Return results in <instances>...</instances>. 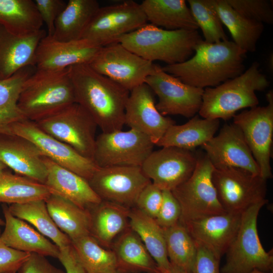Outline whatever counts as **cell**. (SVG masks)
Wrapping results in <instances>:
<instances>
[{
    "mask_svg": "<svg viewBox=\"0 0 273 273\" xmlns=\"http://www.w3.org/2000/svg\"><path fill=\"white\" fill-rule=\"evenodd\" d=\"M162 195L161 206L155 219L162 229H165L179 221L181 211L178 201L171 191H162Z\"/></svg>",
    "mask_w": 273,
    "mask_h": 273,
    "instance_id": "obj_42",
    "label": "cell"
},
{
    "mask_svg": "<svg viewBox=\"0 0 273 273\" xmlns=\"http://www.w3.org/2000/svg\"><path fill=\"white\" fill-rule=\"evenodd\" d=\"M36 8L47 28L48 36H52L57 18L64 10L67 3L62 0H34Z\"/></svg>",
    "mask_w": 273,
    "mask_h": 273,
    "instance_id": "obj_44",
    "label": "cell"
},
{
    "mask_svg": "<svg viewBox=\"0 0 273 273\" xmlns=\"http://www.w3.org/2000/svg\"><path fill=\"white\" fill-rule=\"evenodd\" d=\"M145 83L158 98L156 106L163 116L179 115L190 118L199 112L204 89L192 86L154 64Z\"/></svg>",
    "mask_w": 273,
    "mask_h": 273,
    "instance_id": "obj_13",
    "label": "cell"
},
{
    "mask_svg": "<svg viewBox=\"0 0 273 273\" xmlns=\"http://www.w3.org/2000/svg\"><path fill=\"white\" fill-rule=\"evenodd\" d=\"M7 167L0 161V172L4 171Z\"/></svg>",
    "mask_w": 273,
    "mask_h": 273,
    "instance_id": "obj_50",
    "label": "cell"
},
{
    "mask_svg": "<svg viewBox=\"0 0 273 273\" xmlns=\"http://www.w3.org/2000/svg\"><path fill=\"white\" fill-rule=\"evenodd\" d=\"M17 273H66L52 264L46 256L31 253Z\"/></svg>",
    "mask_w": 273,
    "mask_h": 273,
    "instance_id": "obj_47",
    "label": "cell"
},
{
    "mask_svg": "<svg viewBox=\"0 0 273 273\" xmlns=\"http://www.w3.org/2000/svg\"><path fill=\"white\" fill-rule=\"evenodd\" d=\"M12 134L34 144L43 156L75 173L87 181L98 167L93 160L83 157L69 145L41 130L34 122L25 119L11 125Z\"/></svg>",
    "mask_w": 273,
    "mask_h": 273,
    "instance_id": "obj_16",
    "label": "cell"
},
{
    "mask_svg": "<svg viewBox=\"0 0 273 273\" xmlns=\"http://www.w3.org/2000/svg\"><path fill=\"white\" fill-rule=\"evenodd\" d=\"M131 230L139 236L156 263L159 273H169L171 263L167 255L163 229L155 219L139 209L129 210Z\"/></svg>",
    "mask_w": 273,
    "mask_h": 273,
    "instance_id": "obj_28",
    "label": "cell"
},
{
    "mask_svg": "<svg viewBox=\"0 0 273 273\" xmlns=\"http://www.w3.org/2000/svg\"><path fill=\"white\" fill-rule=\"evenodd\" d=\"M198 156L174 147L153 151L141 168L152 184L162 191H172L187 180L193 172Z\"/></svg>",
    "mask_w": 273,
    "mask_h": 273,
    "instance_id": "obj_17",
    "label": "cell"
},
{
    "mask_svg": "<svg viewBox=\"0 0 273 273\" xmlns=\"http://www.w3.org/2000/svg\"><path fill=\"white\" fill-rule=\"evenodd\" d=\"M88 64L129 91L145 83L154 66L118 42L102 47Z\"/></svg>",
    "mask_w": 273,
    "mask_h": 273,
    "instance_id": "obj_14",
    "label": "cell"
},
{
    "mask_svg": "<svg viewBox=\"0 0 273 273\" xmlns=\"http://www.w3.org/2000/svg\"><path fill=\"white\" fill-rule=\"evenodd\" d=\"M202 40L198 30H168L147 23L117 42L147 61H160L170 65L191 58Z\"/></svg>",
    "mask_w": 273,
    "mask_h": 273,
    "instance_id": "obj_3",
    "label": "cell"
},
{
    "mask_svg": "<svg viewBox=\"0 0 273 273\" xmlns=\"http://www.w3.org/2000/svg\"><path fill=\"white\" fill-rule=\"evenodd\" d=\"M88 182L102 201L127 207L151 181L140 166H113L98 167Z\"/></svg>",
    "mask_w": 273,
    "mask_h": 273,
    "instance_id": "obj_15",
    "label": "cell"
},
{
    "mask_svg": "<svg viewBox=\"0 0 273 273\" xmlns=\"http://www.w3.org/2000/svg\"><path fill=\"white\" fill-rule=\"evenodd\" d=\"M51 194L44 184L5 170L0 172V203L13 204L46 200Z\"/></svg>",
    "mask_w": 273,
    "mask_h": 273,
    "instance_id": "obj_37",
    "label": "cell"
},
{
    "mask_svg": "<svg viewBox=\"0 0 273 273\" xmlns=\"http://www.w3.org/2000/svg\"><path fill=\"white\" fill-rule=\"evenodd\" d=\"M112 273H120V272H119V271L117 270H116V271H114V272H112Z\"/></svg>",
    "mask_w": 273,
    "mask_h": 273,
    "instance_id": "obj_53",
    "label": "cell"
},
{
    "mask_svg": "<svg viewBox=\"0 0 273 273\" xmlns=\"http://www.w3.org/2000/svg\"><path fill=\"white\" fill-rule=\"evenodd\" d=\"M100 8L96 0H69L55 24L54 39L61 41L76 40L82 34ZM51 37V36H50Z\"/></svg>",
    "mask_w": 273,
    "mask_h": 273,
    "instance_id": "obj_31",
    "label": "cell"
},
{
    "mask_svg": "<svg viewBox=\"0 0 273 273\" xmlns=\"http://www.w3.org/2000/svg\"><path fill=\"white\" fill-rule=\"evenodd\" d=\"M187 2L193 18L199 28L201 29L205 42L216 43L228 40L211 0H188Z\"/></svg>",
    "mask_w": 273,
    "mask_h": 273,
    "instance_id": "obj_40",
    "label": "cell"
},
{
    "mask_svg": "<svg viewBox=\"0 0 273 273\" xmlns=\"http://www.w3.org/2000/svg\"><path fill=\"white\" fill-rule=\"evenodd\" d=\"M162 191L151 182L140 193L135 205L148 216L155 219L162 202Z\"/></svg>",
    "mask_w": 273,
    "mask_h": 273,
    "instance_id": "obj_43",
    "label": "cell"
},
{
    "mask_svg": "<svg viewBox=\"0 0 273 273\" xmlns=\"http://www.w3.org/2000/svg\"><path fill=\"white\" fill-rule=\"evenodd\" d=\"M74 103V90L68 68H36L24 82L18 105L27 119L36 122Z\"/></svg>",
    "mask_w": 273,
    "mask_h": 273,
    "instance_id": "obj_5",
    "label": "cell"
},
{
    "mask_svg": "<svg viewBox=\"0 0 273 273\" xmlns=\"http://www.w3.org/2000/svg\"><path fill=\"white\" fill-rule=\"evenodd\" d=\"M219 119L193 117L181 125H171L156 145L192 151L211 140L219 126Z\"/></svg>",
    "mask_w": 273,
    "mask_h": 273,
    "instance_id": "obj_27",
    "label": "cell"
},
{
    "mask_svg": "<svg viewBox=\"0 0 273 273\" xmlns=\"http://www.w3.org/2000/svg\"><path fill=\"white\" fill-rule=\"evenodd\" d=\"M45 201L54 222L71 241L90 235L91 214L89 210L53 194H51Z\"/></svg>",
    "mask_w": 273,
    "mask_h": 273,
    "instance_id": "obj_29",
    "label": "cell"
},
{
    "mask_svg": "<svg viewBox=\"0 0 273 273\" xmlns=\"http://www.w3.org/2000/svg\"><path fill=\"white\" fill-rule=\"evenodd\" d=\"M214 167L206 155L198 156L190 177L171 191L181 207V222L226 212L213 185Z\"/></svg>",
    "mask_w": 273,
    "mask_h": 273,
    "instance_id": "obj_7",
    "label": "cell"
},
{
    "mask_svg": "<svg viewBox=\"0 0 273 273\" xmlns=\"http://www.w3.org/2000/svg\"><path fill=\"white\" fill-rule=\"evenodd\" d=\"M68 69L75 102L90 115L102 132L122 130L130 91L97 72L88 64Z\"/></svg>",
    "mask_w": 273,
    "mask_h": 273,
    "instance_id": "obj_1",
    "label": "cell"
},
{
    "mask_svg": "<svg viewBox=\"0 0 273 273\" xmlns=\"http://www.w3.org/2000/svg\"><path fill=\"white\" fill-rule=\"evenodd\" d=\"M201 147L214 168H239L260 175L242 131L233 123L225 124L217 135Z\"/></svg>",
    "mask_w": 273,
    "mask_h": 273,
    "instance_id": "obj_18",
    "label": "cell"
},
{
    "mask_svg": "<svg viewBox=\"0 0 273 273\" xmlns=\"http://www.w3.org/2000/svg\"><path fill=\"white\" fill-rule=\"evenodd\" d=\"M248 273H265V272H263L262 271H260V270H259L258 269H254L252 271H250V272H249ZM271 273H272V272H271Z\"/></svg>",
    "mask_w": 273,
    "mask_h": 273,
    "instance_id": "obj_51",
    "label": "cell"
},
{
    "mask_svg": "<svg viewBox=\"0 0 273 273\" xmlns=\"http://www.w3.org/2000/svg\"><path fill=\"white\" fill-rule=\"evenodd\" d=\"M147 22L168 30H197L198 26L184 0H144L141 4Z\"/></svg>",
    "mask_w": 273,
    "mask_h": 273,
    "instance_id": "obj_26",
    "label": "cell"
},
{
    "mask_svg": "<svg viewBox=\"0 0 273 273\" xmlns=\"http://www.w3.org/2000/svg\"><path fill=\"white\" fill-rule=\"evenodd\" d=\"M154 145L147 135L134 129L102 132L96 137L93 161L99 167H141Z\"/></svg>",
    "mask_w": 273,
    "mask_h": 273,
    "instance_id": "obj_11",
    "label": "cell"
},
{
    "mask_svg": "<svg viewBox=\"0 0 273 273\" xmlns=\"http://www.w3.org/2000/svg\"><path fill=\"white\" fill-rule=\"evenodd\" d=\"M43 156L28 140L14 134H0V161L17 174L44 184L47 171Z\"/></svg>",
    "mask_w": 273,
    "mask_h": 273,
    "instance_id": "obj_22",
    "label": "cell"
},
{
    "mask_svg": "<svg viewBox=\"0 0 273 273\" xmlns=\"http://www.w3.org/2000/svg\"><path fill=\"white\" fill-rule=\"evenodd\" d=\"M71 245L86 273H112L118 269L115 252L103 248L90 235L71 241Z\"/></svg>",
    "mask_w": 273,
    "mask_h": 273,
    "instance_id": "obj_36",
    "label": "cell"
},
{
    "mask_svg": "<svg viewBox=\"0 0 273 273\" xmlns=\"http://www.w3.org/2000/svg\"><path fill=\"white\" fill-rule=\"evenodd\" d=\"M120 266L132 270L159 273L157 265L139 236L132 230L118 240L114 251Z\"/></svg>",
    "mask_w": 273,
    "mask_h": 273,
    "instance_id": "obj_38",
    "label": "cell"
},
{
    "mask_svg": "<svg viewBox=\"0 0 273 273\" xmlns=\"http://www.w3.org/2000/svg\"><path fill=\"white\" fill-rule=\"evenodd\" d=\"M241 214L226 212L180 222L198 244L220 260L237 234Z\"/></svg>",
    "mask_w": 273,
    "mask_h": 273,
    "instance_id": "obj_20",
    "label": "cell"
},
{
    "mask_svg": "<svg viewBox=\"0 0 273 273\" xmlns=\"http://www.w3.org/2000/svg\"><path fill=\"white\" fill-rule=\"evenodd\" d=\"M163 230L170 263L189 273L196 256V242L180 221Z\"/></svg>",
    "mask_w": 273,
    "mask_h": 273,
    "instance_id": "obj_39",
    "label": "cell"
},
{
    "mask_svg": "<svg viewBox=\"0 0 273 273\" xmlns=\"http://www.w3.org/2000/svg\"><path fill=\"white\" fill-rule=\"evenodd\" d=\"M30 254L11 248L0 240V273H17Z\"/></svg>",
    "mask_w": 273,
    "mask_h": 273,
    "instance_id": "obj_45",
    "label": "cell"
},
{
    "mask_svg": "<svg viewBox=\"0 0 273 273\" xmlns=\"http://www.w3.org/2000/svg\"><path fill=\"white\" fill-rule=\"evenodd\" d=\"M222 24L230 31L233 42L247 52H254L264 30L263 24L240 14L226 0H211Z\"/></svg>",
    "mask_w": 273,
    "mask_h": 273,
    "instance_id": "obj_30",
    "label": "cell"
},
{
    "mask_svg": "<svg viewBox=\"0 0 273 273\" xmlns=\"http://www.w3.org/2000/svg\"><path fill=\"white\" fill-rule=\"evenodd\" d=\"M43 160L47 171L44 185L51 194L88 210L102 202L86 179L47 157L43 156Z\"/></svg>",
    "mask_w": 273,
    "mask_h": 273,
    "instance_id": "obj_23",
    "label": "cell"
},
{
    "mask_svg": "<svg viewBox=\"0 0 273 273\" xmlns=\"http://www.w3.org/2000/svg\"><path fill=\"white\" fill-rule=\"evenodd\" d=\"M267 201L256 203L242 213L239 228L225 254L220 273H248L255 269L272 272L273 251L263 248L257 227L259 211Z\"/></svg>",
    "mask_w": 273,
    "mask_h": 273,
    "instance_id": "obj_6",
    "label": "cell"
},
{
    "mask_svg": "<svg viewBox=\"0 0 273 273\" xmlns=\"http://www.w3.org/2000/svg\"><path fill=\"white\" fill-rule=\"evenodd\" d=\"M246 53L233 41L209 43L203 39L189 59L166 65L162 69L192 86L202 89L213 87L245 71Z\"/></svg>",
    "mask_w": 273,
    "mask_h": 273,
    "instance_id": "obj_2",
    "label": "cell"
},
{
    "mask_svg": "<svg viewBox=\"0 0 273 273\" xmlns=\"http://www.w3.org/2000/svg\"><path fill=\"white\" fill-rule=\"evenodd\" d=\"M212 179L218 200L228 212L242 213L266 199L267 180L244 169L214 168Z\"/></svg>",
    "mask_w": 273,
    "mask_h": 273,
    "instance_id": "obj_9",
    "label": "cell"
},
{
    "mask_svg": "<svg viewBox=\"0 0 273 273\" xmlns=\"http://www.w3.org/2000/svg\"><path fill=\"white\" fill-rule=\"evenodd\" d=\"M147 22L141 4L133 1L100 7L84 31L81 38L104 47L117 42L122 36Z\"/></svg>",
    "mask_w": 273,
    "mask_h": 273,
    "instance_id": "obj_10",
    "label": "cell"
},
{
    "mask_svg": "<svg viewBox=\"0 0 273 273\" xmlns=\"http://www.w3.org/2000/svg\"><path fill=\"white\" fill-rule=\"evenodd\" d=\"M268 104L256 106L233 117V123L242 131L245 141L259 167L260 175L272 177L270 166L273 137V92L266 95Z\"/></svg>",
    "mask_w": 273,
    "mask_h": 273,
    "instance_id": "obj_12",
    "label": "cell"
},
{
    "mask_svg": "<svg viewBox=\"0 0 273 273\" xmlns=\"http://www.w3.org/2000/svg\"><path fill=\"white\" fill-rule=\"evenodd\" d=\"M169 273H187L184 269L179 266L171 263Z\"/></svg>",
    "mask_w": 273,
    "mask_h": 273,
    "instance_id": "obj_49",
    "label": "cell"
},
{
    "mask_svg": "<svg viewBox=\"0 0 273 273\" xmlns=\"http://www.w3.org/2000/svg\"><path fill=\"white\" fill-rule=\"evenodd\" d=\"M35 70V67H26L8 78L0 79V134H12L11 125L27 119L18 102L24 82Z\"/></svg>",
    "mask_w": 273,
    "mask_h": 273,
    "instance_id": "obj_34",
    "label": "cell"
},
{
    "mask_svg": "<svg viewBox=\"0 0 273 273\" xmlns=\"http://www.w3.org/2000/svg\"><path fill=\"white\" fill-rule=\"evenodd\" d=\"M102 47L84 38L68 41L46 35L36 51L37 69L61 70L70 66L89 64Z\"/></svg>",
    "mask_w": 273,
    "mask_h": 273,
    "instance_id": "obj_21",
    "label": "cell"
},
{
    "mask_svg": "<svg viewBox=\"0 0 273 273\" xmlns=\"http://www.w3.org/2000/svg\"><path fill=\"white\" fill-rule=\"evenodd\" d=\"M58 259L64 266L66 273H86L78 261L72 245L60 249Z\"/></svg>",
    "mask_w": 273,
    "mask_h": 273,
    "instance_id": "obj_48",
    "label": "cell"
},
{
    "mask_svg": "<svg viewBox=\"0 0 273 273\" xmlns=\"http://www.w3.org/2000/svg\"><path fill=\"white\" fill-rule=\"evenodd\" d=\"M43 23L34 1L0 0V24L19 36L33 34Z\"/></svg>",
    "mask_w": 273,
    "mask_h": 273,
    "instance_id": "obj_32",
    "label": "cell"
},
{
    "mask_svg": "<svg viewBox=\"0 0 273 273\" xmlns=\"http://www.w3.org/2000/svg\"><path fill=\"white\" fill-rule=\"evenodd\" d=\"M90 235L100 244L109 245L126 228L129 210L126 207L103 201L89 210Z\"/></svg>",
    "mask_w": 273,
    "mask_h": 273,
    "instance_id": "obj_35",
    "label": "cell"
},
{
    "mask_svg": "<svg viewBox=\"0 0 273 273\" xmlns=\"http://www.w3.org/2000/svg\"><path fill=\"white\" fill-rule=\"evenodd\" d=\"M8 208L13 215L31 224L59 249L71 245L69 238L59 229L52 219L44 200L11 204Z\"/></svg>",
    "mask_w": 273,
    "mask_h": 273,
    "instance_id": "obj_33",
    "label": "cell"
},
{
    "mask_svg": "<svg viewBox=\"0 0 273 273\" xmlns=\"http://www.w3.org/2000/svg\"><path fill=\"white\" fill-rule=\"evenodd\" d=\"M34 122L47 134L93 160L98 126L78 104L73 103Z\"/></svg>",
    "mask_w": 273,
    "mask_h": 273,
    "instance_id": "obj_8",
    "label": "cell"
},
{
    "mask_svg": "<svg viewBox=\"0 0 273 273\" xmlns=\"http://www.w3.org/2000/svg\"><path fill=\"white\" fill-rule=\"evenodd\" d=\"M5 224V222L0 217V235L1 234V226H4Z\"/></svg>",
    "mask_w": 273,
    "mask_h": 273,
    "instance_id": "obj_52",
    "label": "cell"
},
{
    "mask_svg": "<svg viewBox=\"0 0 273 273\" xmlns=\"http://www.w3.org/2000/svg\"><path fill=\"white\" fill-rule=\"evenodd\" d=\"M5 229L0 240L7 246L29 253L58 258L59 248L26 221L13 215L3 205Z\"/></svg>",
    "mask_w": 273,
    "mask_h": 273,
    "instance_id": "obj_25",
    "label": "cell"
},
{
    "mask_svg": "<svg viewBox=\"0 0 273 273\" xmlns=\"http://www.w3.org/2000/svg\"><path fill=\"white\" fill-rule=\"evenodd\" d=\"M266 76L254 62L240 75L220 84L204 89L199 112L203 118L228 120L239 110L257 106L256 91H263L269 85Z\"/></svg>",
    "mask_w": 273,
    "mask_h": 273,
    "instance_id": "obj_4",
    "label": "cell"
},
{
    "mask_svg": "<svg viewBox=\"0 0 273 273\" xmlns=\"http://www.w3.org/2000/svg\"><path fill=\"white\" fill-rule=\"evenodd\" d=\"M125 124L147 135L156 145L175 121L157 110L155 94L145 83L130 91L125 109Z\"/></svg>",
    "mask_w": 273,
    "mask_h": 273,
    "instance_id": "obj_19",
    "label": "cell"
},
{
    "mask_svg": "<svg viewBox=\"0 0 273 273\" xmlns=\"http://www.w3.org/2000/svg\"><path fill=\"white\" fill-rule=\"evenodd\" d=\"M46 35L41 29L33 34L19 36L0 24V79L8 78L24 67H35L37 47Z\"/></svg>",
    "mask_w": 273,
    "mask_h": 273,
    "instance_id": "obj_24",
    "label": "cell"
},
{
    "mask_svg": "<svg viewBox=\"0 0 273 273\" xmlns=\"http://www.w3.org/2000/svg\"><path fill=\"white\" fill-rule=\"evenodd\" d=\"M197 244L196 256L189 273H220V260L207 249Z\"/></svg>",
    "mask_w": 273,
    "mask_h": 273,
    "instance_id": "obj_46",
    "label": "cell"
},
{
    "mask_svg": "<svg viewBox=\"0 0 273 273\" xmlns=\"http://www.w3.org/2000/svg\"><path fill=\"white\" fill-rule=\"evenodd\" d=\"M236 11L250 19L268 24L273 23V11L267 0H226Z\"/></svg>",
    "mask_w": 273,
    "mask_h": 273,
    "instance_id": "obj_41",
    "label": "cell"
}]
</instances>
